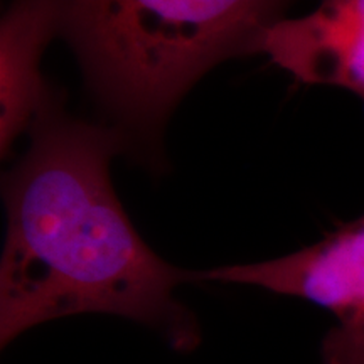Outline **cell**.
Listing matches in <instances>:
<instances>
[{"mask_svg":"<svg viewBox=\"0 0 364 364\" xmlns=\"http://www.w3.org/2000/svg\"><path fill=\"white\" fill-rule=\"evenodd\" d=\"M46 2L113 127L154 142L196 81L225 59L255 54L295 0Z\"/></svg>","mask_w":364,"mask_h":364,"instance_id":"cell-2","label":"cell"},{"mask_svg":"<svg viewBox=\"0 0 364 364\" xmlns=\"http://www.w3.org/2000/svg\"><path fill=\"white\" fill-rule=\"evenodd\" d=\"M29 132V149L4 177L0 346L54 318L112 314L193 348L196 322L174 290L194 272L145 243L112 186L110 161L130 145L127 135L70 117L59 97Z\"/></svg>","mask_w":364,"mask_h":364,"instance_id":"cell-1","label":"cell"},{"mask_svg":"<svg viewBox=\"0 0 364 364\" xmlns=\"http://www.w3.org/2000/svg\"><path fill=\"white\" fill-rule=\"evenodd\" d=\"M58 36L46 0H12L0 24V150L6 159L17 136L31 130L58 95L41 73V58Z\"/></svg>","mask_w":364,"mask_h":364,"instance_id":"cell-5","label":"cell"},{"mask_svg":"<svg viewBox=\"0 0 364 364\" xmlns=\"http://www.w3.org/2000/svg\"><path fill=\"white\" fill-rule=\"evenodd\" d=\"M255 53L304 85L351 91L364 103V0H321L302 17L277 21Z\"/></svg>","mask_w":364,"mask_h":364,"instance_id":"cell-4","label":"cell"},{"mask_svg":"<svg viewBox=\"0 0 364 364\" xmlns=\"http://www.w3.org/2000/svg\"><path fill=\"white\" fill-rule=\"evenodd\" d=\"M194 280L253 285L309 300L336 317L322 341L324 364H364V215L299 252L194 272Z\"/></svg>","mask_w":364,"mask_h":364,"instance_id":"cell-3","label":"cell"}]
</instances>
